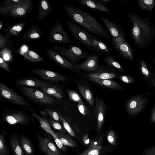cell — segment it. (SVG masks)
<instances>
[{
  "instance_id": "1",
  "label": "cell",
  "mask_w": 155,
  "mask_h": 155,
  "mask_svg": "<svg viewBox=\"0 0 155 155\" xmlns=\"http://www.w3.org/2000/svg\"><path fill=\"white\" fill-rule=\"evenodd\" d=\"M66 12L76 24L92 33L104 38L109 37L108 33L102 24L89 13L72 5L64 6Z\"/></svg>"
},
{
  "instance_id": "2",
  "label": "cell",
  "mask_w": 155,
  "mask_h": 155,
  "mask_svg": "<svg viewBox=\"0 0 155 155\" xmlns=\"http://www.w3.org/2000/svg\"><path fill=\"white\" fill-rule=\"evenodd\" d=\"M129 22L133 25L130 29V37L140 48H144L152 42L155 35V29L147 19H142L129 11Z\"/></svg>"
},
{
  "instance_id": "3",
  "label": "cell",
  "mask_w": 155,
  "mask_h": 155,
  "mask_svg": "<svg viewBox=\"0 0 155 155\" xmlns=\"http://www.w3.org/2000/svg\"><path fill=\"white\" fill-rule=\"evenodd\" d=\"M33 6L31 0H7L0 6V14L22 18L30 13Z\"/></svg>"
},
{
  "instance_id": "4",
  "label": "cell",
  "mask_w": 155,
  "mask_h": 155,
  "mask_svg": "<svg viewBox=\"0 0 155 155\" xmlns=\"http://www.w3.org/2000/svg\"><path fill=\"white\" fill-rule=\"evenodd\" d=\"M18 89L27 99L34 103L46 106L53 105L58 103L57 100L37 88L21 87Z\"/></svg>"
},
{
  "instance_id": "5",
  "label": "cell",
  "mask_w": 155,
  "mask_h": 155,
  "mask_svg": "<svg viewBox=\"0 0 155 155\" xmlns=\"http://www.w3.org/2000/svg\"><path fill=\"white\" fill-rule=\"evenodd\" d=\"M68 48H67L54 45L52 48L55 52L66 58L73 64L86 59L89 55L81 47L73 44L68 45Z\"/></svg>"
},
{
  "instance_id": "6",
  "label": "cell",
  "mask_w": 155,
  "mask_h": 155,
  "mask_svg": "<svg viewBox=\"0 0 155 155\" xmlns=\"http://www.w3.org/2000/svg\"><path fill=\"white\" fill-rule=\"evenodd\" d=\"M0 98L21 106L31 112L34 111L33 107L21 95L1 81L0 82Z\"/></svg>"
},
{
  "instance_id": "7",
  "label": "cell",
  "mask_w": 155,
  "mask_h": 155,
  "mask_svg": "<svg viewBox=\"0 0 155 155\" xmlns=\"http://www.w3.org/2000/svg\"><path fill=\"white\" fill-rule=\"evenodd\" d=\"M66 23L70 32L75 38L94 54L99 56L101 55L92 45L88 32L74 22L68 21Z\"/></svg>"
},
{
  "instance_id": "8",
  "label": "cell",
  "mask_w": 155,
  "mask_h": 155,
  "mask_svg": "<svg viewBox=\"0 0 155 155\" xmlns=\"http://www.w3.org/2000/svg\"><path fill=\"white\" fill-rule=\"evenodd\" d=\"M149 93L137 94L129 99L127 101L125 107L128 114L134 116L142 112L148 103Z\"/></svg>"
},
{
  "instance_id": "9",
  "label": "cell",
  "mask_w": 155,
  "mask_h": 155,
  "mask_svg": "<svg viewBox=\"0 0 155 155\" xmlns=\"http://www.w3.org/2000/svg\"><path fill=\"white\" fill-rule=\"evenodd\" d=\"M49 43L55 42L61 44L72 43L69 35L62 28L59 18H56L51 27L50 28L49 36Z\"/></svg>"
},
{
  "instance_id": "10",
  "label": "cell",
  "mask_w": 155,
  "mask_h": 155,
  "mask_svg": "<svg viewBox=\"0 0 155 155\" xmlns=\"http://www.w3.org/2000/svg\"><path fill=\"white\" fill-rule=\"evenodd\" d=\"M111 44L122 58L128 61L133 60L134 56L133 51L126 38L112 39Z\"/></svg>"
},
{
  "instance_id": "11",
  "label": "cell",
  "mask_w": 155,
  "mask_h": 155,
  "mask_svg": "<svg viewBox=\"0 0 155 155\" xmlns=\"http://www.w3.org/2000/svg\"><path fill=\"white\" fill-rule=\"evenodd\" d=\"M4 120L10 125L20 124L26 125L30 123V117L25 113L20 110H8L3 114Z\"/></svg>"
},
{
  "instance_id": "12",
  "label": "cell",
  "mask_w": 155,
  "mask_h": 155,
  "mask_svg": "<svg viewBox=\"0 0 155 155\" xmlns=\"http://www.w3.org/2000/svg\"><path fill=\"white\" fill-rule=\"evenodd\" d=\"M39 148L45 155H63L60 149L49 138L41 136L38 134Z\"/></svg>"
},
{
  "instance_id": "13",
  "label": "cell",
  "mask_w": 155,
  "mask_h": 155,
  "mask_svg": "<svg viewBox=\"0 0 155 155\" xmlns=\"http://www.w3.org/2000/svg\"><path fill=\"white\" fill-rule=\"evenodd\" d=\"M31 72L36 74L45 81L52 83L59 82H65L68 78L59 73L42 68H36L31 71Z\"/></svg>"
},
{
  "instance_id": "14",
  "label": "cell",
  "mask_w": 155,
  "mask_h": 155,
  "mask_svg": "<svg viewBox=\"0 0 155 155\" xmlns=\"http://www.w3.org/2000/svg\"><path fill=\"white\" fill-rule=\"evenodd\" d=\"M31 113L32 116L35 118L39 121L42 129L51 135L56 145L64 153L66 152L67 149L66 146L62 143L55 134V131L51 128L48 121L47 120V118L40 117L36 114L34 111Z\"/></svg>"
},
{
  "instance_id": "15",
  "label": "cell",
  "mask_w": 155,
  "mask_h": 155,
  "mask_svg": "<svg viewBox=\"0 0 155 155\" xmlns=\"http://www.w3.org/2000/svg\"><path fill=\"white\" fill-rule=\"evenodd\" d=\"M46 53L49 58L60 67L72 72H78V70L75 68L74 64L54 50L49 49L46 51Z\"/></svg>"
},
{
  "instance_id": "16",
  "label": "cell",
  "mask_w": 155,
  "mask_h": 155,
  "mask_svg": "<svg viewBox=\"0 0 155 155\" xmlns=\"http://www.w3.org/2000/svg\"><path fill=\"white\" fill-rule=\"evenodd\" d=\"M99 56L95 54H89L84 61L75 65V68L78 70L95 72L100 67L98 65Z\"/></svg>"
},
{
  "instance_id": "17",
  "label": "cell",
  "mask_w": 155,
  "mask_h": 155,
  "mask_svg": "<svg viewBox=\"0 0 155 155\" xmlns=\"http://www.w3.org/2000/svg\"><path fill=\"white\" fill-rule=\"evenodd\" d=\"M52 83L45 80H41L33 77H28L17 80L15 82L17 87H33L38 88L48 86L52 84Z\"/></svg>"
},
{
  "instance_id": "18",
  "label": "cell",
  "mask_w": 155,
  "mask_h": 155,
  "mask_svg": "<svg viewBox=\"0 0 155 155\" xmlns=\"http://www.w3.org/2000/svg\"><path fill=\"white\" fill-rule=\"evenodd\" d=\"M96 106L95 114L97 119V130L100 131L103 126L105 113V104L97 94L95 97Z\"/></svg>"
},
{
  "instance_id": "19",
  "label": "cell",
  "mask_w": 155,
  "mask_h": 155,
  "mask_svg": "<svg viewBox=\"0 0 155 155\" xmlns=\"http://www.w3.org/2000/svg\"><path fill=\"white\" fill-rule=\"evenodd\" d=\"M101 20L104 24L106 29L111 39L118 38H125V35L123 29L111 20L104 16L101 17Z\"/></svg>"
},
{
  "instance_id": "20",
  "label": "cell",
  "mask_w": 155,
  "mask_h": 155,
  "mask_svg": "<svg viewBox=\"0 0 155 155\" xmlns=\"http://www.w3.org/2000/svg\"><path fill=\"white\" fill-rule=\"evenodd\" d=\"M103 138L100 136L91 142L88 147L84 151L78 155H99L103 153L105 148L102 143Z\"/></svg>"
},
{
  "instance_id": "21",
  "label": "cell",
  "mask_w": 155,
  "mask_h": 155,
  "mask_svg": "<svg viewBox=\"0 0 155 155\" xmlns=\"http://www.w3.org/2000/svg\"><path fill=\"white\" fill-rule=\"evenodd\" d=\"M38 88L57 100L60 101L63 97V93L61 89L57 85L52 84L50 85Z\"/></svg>"
},
{
  "instance_id": "22",
  "label": "cell",
  "mask_w": 155,
  "mask_h": 155,
  "mask_svg": "<svg viewBox=\"0 0 155 155\" xmlns=\"http://www.w3.org/2000/svg\"><path fill=\"white\" fill-rule=\"evenodd\" d=\"M82 5L93 10H99L106 12H110L109 8L98 0H78Z\"/></svg>"
},
{
  "instance_id": "23",
  "label": "cell",
  "mask_w": 155,
  "mask_h": 155,
  "mask_svg": "<svg viewBox=\"0 0 155 155\" xmlns=\"http://www.w3.org/2000/svg\"><path fill=\"white\" fill-rule=\"evenodd\" d=\"M88 35L92 45L99 52L105 54H110V49L106 44L89 33Z\"/></svg>"
},
{
  "instance_id": "24",
  "label": "cell",
  "mask_w": 155,
  "mask_h": 155,
  "mask_svg": "<svg viewBox=\"0 0 155 155\" xmlns=\"http://www.w3.org/2000/svg\"><path fill=\"white\" fill-rule=\"evenodd\" d=\"M52 5L48 0H40L38 10V18L39 20L44 19L52 10Z\"/></svg>"
},
{
  "instance_id": "25",
  "label": "cell",
  "mask_w": 155,
  "mask_h": 155,
  "mask_svg": "<svg viewBox=\"0 0 155 155\" xmlns=\"http://www.w3.org/2000/svg\"><path fill=\"white\" fill-rule=\"evenodd\" d=\"M42 34L41 30L36 26H32L26 29L22 38L24 39L29 40L38 39L41 37Z\"/></svg>"
},
{
  "instance_id": "26",
  "label": "cell",
  "mask_w": 155,
  "mask_h": 155,
  "mask_svg": "<svg viewBox=\"0 0 155 155\" xmlns=\"http://www.w3.org/2000/svg\"><path fill=\"white\" fill-rule=\"evenodd\" d=\"M89 77L102 79L110 80L116 78L115 73L107 70L104 68H101L94 72L90 73Z\"/></svg>"
},
{
  "instance_id": "27",
  "label": "cell",
  "mask_w": 155,
  "mask_h": 155,
  "mask_svg": "<svg viewBox=\"0 0 155 155\" xmlns=\"http://www.w3.org/2000/svg\"><path fill=\"white\" fill-rule=\"evenodd\" d=\"M91 81L103 87L114 90H121L123 87L118 83L108 79H102L89 77Z\"/></svg>"
},
{
  "instance_id": "28",
  "label": "cell",
  "mask_w": 155,
  "mask_h": 155,
  "mask_svg": "<svg viewBox=\"0 0 155 155\" xmlns=\"http://www.w3.org/2000/svg\"><path fill=\"white\" fill-rule=\"evenodd\" d=\"M78 90L87 102L91 106L94 105V95L90 89L85 85L77 84Z\"/></svg>"
},
{
  "instance_id": "29",
  "label": "cell",
  "mask_w": 155,
  "mask_h": 155,
  "mask_svg": "<svg viewBox=\"0 0 155 155\" xmlns=\"http://www.w3.org/2000/svg\"><path fill=\"white\" fill-rule=\"evenodd\" d=\"M55 133L62 143L65 146L73 148L78 146L77 143L67 134L55 131Z\"/></svg>"
},
{
  "instance_id": "30",
  "label": "cell",
  "mask_w": 155,
  "mask_h": 155,
  "mask_svg": "<svg viewBox=\"0 0 155 155\" xmlns=\"http://www.w3.org/2000/svg\"><path fill=\"white\" fill-rule=\"evenodd\" d=\"M24 59L28 61L38 62L45 61V60L38 53L32 50H29L22 54Z\"/></svg>"
},
{
  "instance_id": "31",
  "label": "cell",
  "mask_w": 155,
  "mask_h": 155,
  "mask_svg": "<svg viewBox=\"0 0 155 155\" xmlns=\"http://www.w3.org/2000/svg\"><path fill=\"white\" fill-rule=\"evenodd\" d=\"M102 61L108 65L115 68L123 73L125 71L120 64L114 58L109 55L102 60Z\"/></svg>"
},
{
  "instance_id": "32",
  "label": "cell",
  "mask_w": 155,
  "mask_h": 155,
  "mask_svg": "<svg viewBox=\"0 0 155 155\" xmlns=\"http://www.w3.org/2000/svg\"><path fill=\"white\" fill-rule=\"evenodd\" d=\"M137 3L141 9L151 12L155 5V0H139L137 1Z\"/></svg>"
},
{
  "instance_id": "33",
  "label": "cell",
  "mask_w": 155,
  "mask_h": 155,
  "mask_svg": "<svg viewBox=\"0 0 155 155\" xmlns=\"http://www.w3.org/2000/svg\"><path fill=\"white\" fill-rule=\"evenodd\" d=\"M139 67L141 74L143 78L148 82L151 77L152 72L149 69L144 60L141 59L139 61Z\"/></svg>"
},
{
  "instance_id": "34",
  "label": "cell",
  "mask_w": 155,
  "mask_h": 155,
  "mask_svg": "<svg viewBox=\"0 0 155 155\" xmlns=\"http://www.w3.org/2000/svg\"><path fill=\"white\" fill-rule=\"evenodd\" d=\"M22 147L26 155H33L34 152L31 144L26 137H22L20 139Z\"/></svg>"
},
{
  "instance_id": "35",
  "label": "cell",
  "mask_w": 155,
  "mask_h": 155,
  "mask_svg": "<svg viewBox=\"0 0 155 155\" xmlns=\"http://www.w3.org/2000/svg\"><path fill=\"white\" fill-rule=\"evenodd\" d=\"M25 24V21H22L12 25L8 28L10 35L11 36H17L22 30Z\"/></svg>"
},
{
  "instance_id": "36",
  "label": "cell",
  "mask_w": 155,
  "mask_h": 155,
  "mask_svg": "<svg viewBox=\"0 0 155 155\" xmlns=\"http://www.w3.org/2000/svg\"><path fill=\"white\" fill-rule=\"evenodd\" d=\"M10 144L12 149L15 155H25L18 141L15 137L10 140Z\"/></svg>"
},
{
  "instance_id": "37",
  "label": "cell",
  "mask_w": 155,
  "mask_h": 155,
  "mask_svg": "<svg viewBox=\"0 0 155 155\" xmlns=\"http://www.w3.org/2000/svg\"><path fill=\"white\" fill-rule=\"evenodd\" d=\"M59 114L61 122L65 129L71 136L76 138L77 137V135L65 118L60 114Z\"/></svg>"
},
{
  "instance_id": "38",
  "label": "cell",
  "mask_w": 155,
  "mask_h": 155,
  "mask_svg": "<svg viewBox=\"0 0 155 155\" xmlns=\"http://www.w3.org/2000/svg\"><path fill=\"white\" fill-rule=\"evenodd\" d=\"M0 57L6 61L11 62L12 61V51L7 47H5L0 50Z\"/></svg>"
},
{
  "instance_id": "39",
  "label": "cell",
  "mask_w": 155,
  "mask_h": 155,
  "mask_svg": "<svg viewBox=\"0 0 155 155\" xmlns=\"http://www.w3.org/2000/svg\"><path fill=\"white\" fill-rule=\"evenodd\" d=\"M48 122L50 126L55 129L58 130L59 133L65 134L68 133L64 127H63L59 122L51 118L49 119Z\"/></svg>"
},
{
  "instance_id": "40",
  "label": "cell",
  "mask_w": 155,
  "mask_h": 155,
  "mask_svg": "<svg viewBox=\"0 0 155 155\" xmlns=\"http://www.w3.org/2000/svg\"><path fill=\"white\" fill-rule=\"evenodd\" d=\"M44 109L51 119L60 123L61 122L59 114L56 112L46 108H44Z\"/></svg>"
},
{
  "instance_id": "41",
  "label": "cell",
  "mask_w": 155,
  "mask_h": 155,
  "mask_svg": "<svg viewBox=\"0 0 155 155\" xmlns=\"http://www.w3.org/2000/svg\"><path fill=\"white\" fill-rule=\"evenodd\" d=\"M69 98L73 101L79 102L82 101L79 94L76 92L68 89L67 91Z\"/></svg>"
},
{
  "instance_id": "42",
  "label": "cell",
  "mask_w": 155,
  "mask_h": 155,
  "mask_svg": "<svg viewBox=\"0 0 155 155\" xmlns=\"http://www.w3.org/2000/svg\"><path fill=\"white\" fill-rule=\"evenodd\" d=\"M7 148L5 140L2 134L0 135V155H6Z\"/></svg>"
},
{
  "instance_id": "43",
  "label": "cell",
  "mask_w": 155,
  "mask_h": 155,
  "mask_svg": "<svg viewBox=\"0 0 155 155\" xmlns=\"http://www.w3.org/2000/svg\"><path fill=\"white\" fill-rule=\"evenodd\" d=\"M107 140L110 144L114 146L116 145V138L114 133L112 130H110L107 136Z\"/></svg>"
},
{
  "instance_id": "44",
  "label": "cell",
  "mask_w": 155,
  "mask_h": 155,
  "mask_svg": "<svg viewBox=\"0 0 155 155\" xmlns=\"http://www.w3.org/2000/svg\"><path fill=\"white\" fill-rule=\"evenodd\" d=\"M78 107L80 112L84 116H86L88 114L89 111L85 106L82 101L78 102Z\"/></svg>"
},
{
  "instance_id": "45",
  "label": "cell",
  "mask_w": 155,
  "mask_h": 155,
  "mask_svg": "<svg viewBox=\"0 0 155 155\" xmlns=\"http://www.w3.org/2000/svg\"><path fill=\"white\" fill-rule=\"evenodd\" d=\"M119 78L123 82L127 84H131L134 82V79L129 76L122 75L120 76Z\"/></svg>"
},
{
  "instance_id": "46",
  "label": "cell",
  "mask_w": 155,
  "mask_h": 155,
  "mask_svg": "<svg viewBox=\"0 0 155 155\" xmlns=\"http://www.w3.org/2000/svg\"><path fill=\"white\" fill-rule=\"evenodd\" d=\"M7 44V39L2 33H0V50L5 48Z\"/></svg>"
},
{
  "instance_id": "47",
  "label": "cell",
  "mask_w": 155,
  "mask_h": 155,
  "mask_svg": "<svg viewBox=\"0 0 155 155\" xmlns=\"http://www.w3.org/2000/svg\"><path fill=\"white\" fill-rule=\"evenodd\" d=\"M0 67L9 72H11V69L8 64L3 58L0 57Z\"/></svg>"
},
{
  "instance_id": "48",
  "label": "cell",
  "mask_w": 155,
  "mask_h": 155,
  "mask_svg": "<svg viewBox=\"0 0 155 155\" xmlns=\"http://www.w3.org/2000/svg\"><path fill=\"white\" fill-rule=\"evenodd\" d=\"M148 83L155 91V72H152L151 78Z\"/></svg>"
},
{
  "instance_id": "49",
  "label": "cell",
  "mask_w": 155,
  "mask_h": 155,
  "mask_svg": "<svg viewBox=\"0 0 155 155\" xmlns=\"http://www.w3.org/2000/svg\"><path fill=\"white\" fill-rule=\"evenodd\" d=\"M144 153L145 155H155V146L149 148Z\"/></svg>"
},
{
  "instance_id": "50",
  "label": "cell",
  "mask_w": 155,
  "mask_h": 155,
  "mask_svg": "<svg viewBox=\"0 0 155 155\" xmlns=\"http://www.w3.org/2000/svg\"><path fill=\"white\" fill-rule=\"evenodd\" d=\"M150 120L151 122L155 124V103L152 110Z\"/></svg>"
},
{
  "instance_id": "51",
  "label": "cell",
  "mask_w": 155,
  "mask_h": 155,
  "mask_svg": "<svg viewBox=\"0 0 155 155\" xmlns=\"http://www.w3.org/2000/svg\"><path fill=\"white\" fill-rule=\"evenodd\" d=\"M82 141L85 145H86L89 143V140L88 137V134L87 133L83 136Z\"/></svg>"
},
{
  "instance_id": "52",
  "label": "cell",
  "mask_w": 155,
  "mask_h": 155,
  "mask_svg": "<svg viewBox=\"0 0 155 155\" xmlns=\"http://www.w3.org/2000/svg\"><path fill=\"white\" fill-rule=\"evenodd\" d=\"M39 113L42 117H45L47 118L48 116V115L45 110H40Z\"/></svg>"
},
{
  "instance_id": "53",
  "label": "cell",
  "mask_w": 155,
  "mask_h": 155,
  "mask_svg": "<svg viewBox=\"0 0 155 155\" xmlns=\"http://www.w3.org/2000/svg\"><path fill=\"white\" fill-rule=\"evenodd\" d=\"M72 127L74 129V130L77 133H78L79 131H80V130L78 127V126L76 125L75 124H74L73 125Z\"/></svg>"
},
{
  "instance_id": "54",
  "label": "cell",
  "mask_w": 155,
  "mask_h": 155,
  "mask_svg": "<svg viewBox=\"0 0 155 155\" xmlns=\"http://www.w3.org/2000/svg\"><path fill=\"white\" fill-rule=\"evenodd\" d=\"M104 5H106L107 3L110 1V0H98Z\"/></svg>"
},
{
  "instance_id": "55",
  "label": "cell",
  "mask_w": 155,
  "mask_h": 155,
  "mask_svg": "<svg viewBox=\"0 0 155 155\" xmlns=\"http://www.w3.org/2000/svg\"><path fill=\"white\" fill-rule=\"evenodd\" d=\"M153 62L155 65V58H154L153 60Z\"/></svg>"
},
{
  "instance_id": "56",
  "label": "cell",
  "mask_w": 155,
  "mask_h": 155,
  "mask_svg": "<svg viewBox=\"0 0 155 155\" xmlns=\"http://www.w3.org/2000/svg\"></svg>"
}]
</instances>
